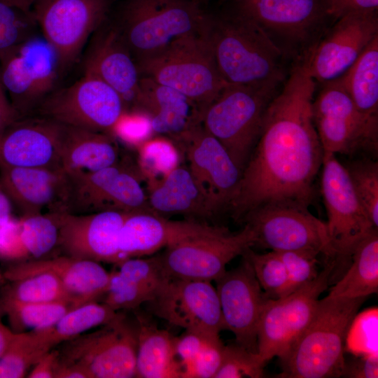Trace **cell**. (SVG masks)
I'll return each mask as SVG.
<instances>
[{
    "label": "cell",
    "instance_id": "6da1fadb",
    "mask_svg": "<svg viewBox=\"0 0 378 378\" xmlns=\"http://www.w3.org/2000/svg\"><path fill=\"white\" fill-rule=\"evenodd\" d=\"M315 83L304 62H295L268 106L228 208L236 220L267 202L312 201L323 158L313 120Z\"/></svg>",
    "mask_w": 378,
    "mask_h": 378
},
{
    "label": "cell",
    "instance_id": "7a4b0ae2",
    "mask_svg": "<svg viewBox=\"0 0 378 378\" xmlns=\"http://www.w3.org/2000/svg\"><path fill=\"white\" fill-rule=\"evenodd\" d=\"M207 36L218 70L228 84L279 88L286 57L253 20L235 11L211 17Z\"/></svg>",
    "mask_w": 378,
    "mask_h": 378
},
{
    "label": "cell",
    "instance_id": "3957f363",
    "mask_svg": "<svg viewBox=\"0 0 378 378\" xmlns=\"http://www.w3.org/2000/svg\"><path fill=\"white\" fill-rule=\"evenodd\" d=\"M367 298L319 300L304 331L281 360L279 377L330 378L342 376L345 337L355 315Z\"/></svg>",
    "mask_w": 378,
    "mask_h": 378
},
{
    "label": "cell",
    "instance_id": "277c9868",
    "mask_svg": "<svg viewBox=\"0 0 378 378\" xmlns=\"http://www.w3.org/2000/svg\"><path fill=\"white\" fill-rule=\"evenodd\" d=\"M118 27L135 61L181 38L204 34L211 16L197 0H127Z\"/></svg>",
    "mask_w": 378,
    "mask_h": 378
},
{
    "label": "cell",
    "instance_id": "5b68a950",
    "mask_svg": "<svg viewBox=\"0 0 378 378\" xmlns=\"http://www.w3.org/2000/svg\"><path fill=\"white\" fill-rule=\"evenodd\" d=\"M136 62L141 76L179 91L202 113L228 85L216 66L207 31L178 40L160 52Z\"/></svg>",
    "mask_w": 378,
    "mask_h": 378
},
{
    "label": "cell",
    "instance_id": "8992f818",
    "mask_svg": "<svg viewBox=\"0 0 378 378\" xmlns=\"http://www.w3.org/2000/svg\"><path fill=\"white\" fill-rule=\"evenodd\" d=\"M279 90L228 84L202 113V125L225 147L241 172L258 139L267 108Z\"/></svg>",
    "mask_w": 378,
    "mask_h": 378
},
{
    "label": "cell",
    "instance_id": "52a82bcc",
    "mask_svg": "<svg viewBox=\"0 0 378 378\" xmlns=\"http://www.w3.org/2000/svg\"><path fill=\"white\" fill-rule=\"evenodd\" d=\"M284 56L301 60L327 29V0H234Z\"/></svg>",
    "mask_w": 378,
    "mask_h": 378
},
{
    "label": "cell",
    "instance_id": "ba28073f",
    "mask_svg": "<svg viewBox=\"0 0 378 378\" xmlns=\"http://www.w3.org/2000/svg\"><path fill=\"white\" fill-rule=\"evenodd\" d=\"M309 205L295 200L273 201L248 212L241 220L252 230L254 246L274 251H309L335 260L326 223Z\"/></svg>",
    "mask_w": 378,
    "mask_h": 378
},
{
    "label": "cell",
    "instance_id": "9c48e42d",
    "mask_svg": "<svg viewBox=\"0 0 378 378\" xmlns=\"http://www.w3.org/2000/svg\"><path fill=\"white\" fill-rule=\"evenodd\" d=\"M323 84L314 99L312 113L323 153H377L378 116L358 110L340 78Z\"/></svg>",
    "mask_w": 378,
    "mask_h": 378
},
{
    "label": "cell",
    "instance_id": "30bf717a",
    "mask_svg": "<svg viewBox=\"0 0 378 378\" xmlns=\"http://www.w3.org/2000/svg\"><path fill=\"white\" fill-rule=\"evenodd\" d=\"M254 246L251 228L232 233L224 227L209 225L203 231L182 239L159 253L169 278L216 281L227 265Z\"/></svg>",
    "mask_w": 378,
    "mask_h": 378
},
{
    "label": "cell",
    "instance_id": "8fae6325",
    "mask_svg": "<svg viewBox=\"0 0 378 378\" xmlns=\"http://www.w3.org/2000/svg\"><path fill=\"white\" fill-rule=\"evenodd\" d=\"M0 84L20 118L29 116L53 92L64 70L52 45L33 35L0 57Z\"/></svg>",
    "mask_w": 378,
    "mask_h": 378
},
{
    "label": "cell",
    "instance_id": "7c38bea8",
    "mask_svg": "<svg viewBox=\"0 0 378 378\" xmlns=\"http://www.w3.org/2000/svg\"><path fill=\"white\" fill-rule=\"evenodd\" d=\"M137 325L122 313L92 332L66 341L59 360L76 363L91 378L136 377Z\"/></svg>",
    "mask_w": 378,
    "mask_h": 378
},
{
    "label": "cell",
    "instance_id": "4fadbf2b",
    "mask_svg": "<svg viewBox=\"0 0 378 378\" xmlns=\"http://www.w3.org/2000/svg\"><path fill=\"white\" fill-rule=\"evenodd\" d=\"M124 110L113 88L84 74L71 85L49 94L34 111L65 125L109 134Z\"/></svg>",
    "mask_w": 378,
    "mask_h": 378
},
{
    "label": "cell",
    "instance_id": "5bb4252c",
    "mask_svg": "<svg viewBox=\"0 0 378 378\" xmlns=\"http://www.w3.org/2000/svg\"><path fill=\"white\" fill-rule=\"evenodd\" d=\"M111 0H33L31 13L63 69L78 57L88 38L105 22Z\"/></svg>",
    "mask_w": 378,
    "mask_h": 378
},
{
    "label": "cell",
    "instance_id": "9a60e30c",
    "mask_svg": "<svg viewBox=\"0 0 378 378\" xmlns=\"http://www.w3.org/2000/svg\"><path fill=\"white\" fill-rule=\"evenodd\" d=\"M171 137L183 149L189 163L188 168L212 215L228 209L242 172L225 147L201 122Z\"/></svg>",
    "mask_w": 378,
    "mask_h": 378
},
{
    "label": "cell",
    "instance_id": "2e32d148",
    "mask_svg": "<svg viewBox=\"0 0 378 378\" xmlns=\"http://www.w3.org/2000/svg\"><path fill=\"white\" fill-rule=\"evenodd\" d=\"M66 174L67 213L152 212L139 176L119 162L95 172Z\"/></svg>",
    "mask_w": 378,
    "mask_h": 378
},
{
    "label": "cell",
    "instance_id": "e0dca14e",
    "mask_svg": "<svg viewBox=\"0 0 378 378\" xmlns=\"http://www.w3.org/2000/svg\"><path fill=\"white\" fill-rule=\"evenodd\" d=\"M336 155L323 153L321 192L327 211V230L335 251V260L349 259L363 239L375 228Z\"/></svg>",
    "mask_w": 378,
    "mask_h": 378
},
{
    "label": "cell",
    "instance_id": "ac0fdd59",
    "mask_svg": "<svg viewBox=\"0 0 378 378\" xmlns=\"http://www.w3.org/2000/svg\"><path fill=\"white\" fill-rule=\"evenodd\" d=\"M378 36L377 11L350 13L326 29L302 60L322 83L342 77Z\"/></svg>",
    "mask_w": 378,
    "mask_h": 378
},
{
    "label": "cell",
    "instance_id": "d6986e66",
    "mask_svg": "<svg viewBox=\"0 0 378 378\" xmlns=\"http://www.w3.org/2000/svg\"><path fill=\"white\" fill-rule=\"evenodd\" d=\"M147 303L153 314L185 330L206 335L225 330L211 281L170 278Z\"/></svg>",
    "mask_w": 378,
    "mask_h": 378
},
{
    "label": "cell",
    "instance_id": "ffe728a7",
    "mask_svg": "<svg viewBox=\"0 0 378 378\" xmlns=\"http://www.w3.org/2000/svg\"><path fill=\"white\" fill-rule=\"evenodd\" d=\"M242 256L240 264L216 281L225 330L231 331L235 342L258 354L259 321L268 298L260 286L251 263Z\"/></svg>",
    "mask_w": 378,
    "mask_h": 378
},
{
    "label": "cell",
    "instance_id": "44dd1931",
    "mask_svg": "<svg viewBox=\"0 0 378 378\" xmlns=\"http://www.w3.org/2000/svg\"><path fill=\"white\" fill-rule=\"evenodd\" d=\"M335 266L331 260L310 282L286 296L267 301L258 325L259 335L265 342L285 349L287 355L312 321L319 296L328 288Z\"/></svg>",
    "mask_w": 378,
    "mask_h": 378
},
{
    "label": "cell",
    "instance_id": "7402d4cb",
    "mask_svg": "<svg viewBox=\"0 0 378 378\" xmlns=\"http://www.w3.org/2000/svg\"><path fill=\"white\" fill-rule=\"evenodd\" d=\"M127 212L58 213V246L66 255L95 262H120L119 236Z\"/></svg>",
    "mask_w": 378,
    "mask_h": 378
},
{
    "label": "cell",
    "instance_id": "603a6c76",
    "mask_svg": "<svg viewBox=\"0 0 378 378\" xmlns=\"http://www.w3.org/2000/svg\"><path fill=\"white\" fill-rule=\"evenodd\" d=\"M63 130V124L40 115L17 119L0 136V165L62 169Z\"/></svg>",
    "mask_w": 378,
    "mask_h": 378
},
{
    "label": "cell",
    "instance_id": "cb8c5ba5",
    "mask_svg": "<svg viewBox=\"0 0 378 378\" xmlns=\"http://www.w3.org/2000/svg\"><path fill=\"white\" fill-rule=\"evenodd\" d=\"M101 27L88 50L83 72L113 88L122 98L125 110L136 109L141 78L136 62L118 27Z\"/></svg>",
    "mask_w": 378,
    "mask_h": 378
},
{
    "label": "cell",
    "instance_id": "d4e9b609",
    "mask_svg": "<svg viewBox=\"0 0 378 378\" xmlns=\"http://www.w3.org/2000/svg\"><path fill=\"white\" fill-rule=\"evenodd\" d=\"M0 182L22 216L67 212L68 176L62 169L0 165Z\"/></svg>",
    "mask_w": 378,
    "mask_h": 378
},
{
    "label": "cell",
    "instance_id": "484cf974",
    "mask_svg": "<svg viewBox=\"0 0 378 378\" xmlns=\"http://www.w3.org/2000/svg\"><path fill=\"white\" fill-rule=\"evenodd\" d=\"M42 272L59 279L75 307L104 295L109 281V272L99 262L69 255L16 262L3 276L13 281Z\"/></svg>",
    "mask_w": 378,
    "mask_h": 378
},
{
    "label": "cell",
    "instance_id": "4316f807",
    "mask_svg": "<svg viewBox=\"0 0 378 378\" xmlns=\"http://www.w3.org/2000/svg\"><path fill=\"white\" fill-rule=\"evenodd\" d=\"M208 225L194 220H171L153 212L129 213L119 236L120 262L130 258L151 255L203 231Z\"/></svg>",
    "mask_w": 378,
    "mask_h": 378
},
{
    "label": "cell",
    "instance_id": "83f0119b",
    "mask_svg": "<svg viewBox=\"0 0 378 378\" xmlns=\"http://www.w3.org/2000/svg\"><path fill=\"white\" fill-rule=\"evenodd\" d=\"M137 108L151 117L154 133L176 135L201 122L202 112L179 91L145 76H141Z\"/></svg>",
    "mask_w": 378,
    "mask_h": 378
},
{
    "label": "cell",
    "instance_id": "f1b7e54d",
    "mask_svg": "<svg viewBox=\"0 0 378 378\" xmlns=\"http://www.w3.org/2000/svg\"><path fill=\"white\" fill-rule=\"evenodd\" d=\"M118 159V146L111 134L64 125L60 160L65 173L98 171Z\"/></svg>",
    "mask_w": 378,
    "mask_h": 378
},
{
    "label": "cell",
    "instance_id": "f546056e",
    "mask_svg": "<svg viewBox=\"0 0 378 378\" xmlns=\"http://www.w3.org/2000/svg\"><path fill=\"white\" fill-rule=\"evenodd\" d=\"M151 211L159 215L213 216L207 202L187 167H177L162 180L150 183L148 195Z\"/></svg>",
    "mask_w": 378,
    "mask_h": 378
},
{
    "label": "cell",
    "instance_id": "4dcf8cb0",
    "mask_svg": "<svg viewBox=\"0 0 378 378\" xmlns=\"http://www.w3.org/2000/svg\"><path fill=\"white\" fill-rule=\"evenodd\" d=\"M136 377L182 378L175 350L176 337L160 329L147 316L137 314Z\"/></svg>",
    "mask_w": 378,
    "mask_h": 378
},
{
    "label": "cell",
    "instance_id": "1f68e13d",
    "mask_svg": "<svg viewBox=\"0 0 378 378\" xmlns=\"http://www.w3.org/2000/svg\"><path fill=\"white\" fill-rule=\"evenodd\" d=\"M351 262L342 278L330 288L331 298H368L378 291V232L374 230L353 249Z\"/></svg>",
    "mask_w": 378,
    "mask_h": 378
},
{
    "label": "cell",
    "instance_id": "d6a6232c",
    "mask_svg": "<svg viewBox=\"0 0 378 378\" xmlns=\"http://www.w3.org/2000/svg\"><path fill=\"white\" fill-rule=\"evenodd\" d=\"M340 78L358 110L378 116V36Z\"/></svg>",
    "mask_w": 378,
    "mask_h": 378
},
{
    "label": "cell",
    "instance_id": "836d02e7",
    "mask_svg": "<svg viewBox=\"0 0 378 378\" xmlns=\"http://www.w3.org/2000/svg\"><path fill=\"white\" fill-rule=\"evenodd\" d=\"M56 346L52 327L15 332L0 358V378H22L31 367Z\"/></svg>",
    "mask_w": 378,
    "mask_h": 378
},
{
    "label": "cell",
    "instance_id": "e575fe53",
    "mask_svg": "<svg viewBox=\"0 0 378 378\" xmlns=\"http://www.w3.org/2000/svg\"><path fill=\"white\" fill-rule=\"evenodd\" d=\"M74 307L64 302L27 303L2 299L0 309L7 315L12 330L21 332L52 327Z\"/></svg>",
    "mask_w": 378,
    "mask_h": 378
},
{
    "label": "cell",
    "instance_id": "d590c367",
    "mask_svg": "<svg viewBox=\"0 0 378 378\" xmlns=\"http://www.w3.org/2000/svg\"><path fill=\"white\" fill-rule=\"evenodd\" d=\"M118 313L104 303L99 304L96 301L72 308L52 327L56 345L74 339L87 330L108 323Z\"/></svg>",
    "mask_w": 378,
    "mask_h": 378
},
{
    "label": "cell",
    "instance_id": "8d00e7d4",
    "mask_svg": "<svg viewBox=\"0 0 378 378\" xmlns=\"http://www.w3.org/2000/svg\"><path fill=\"white\" fill-rule=\"evenodd\" d=\"M136 148L139 171L150 183L162 180L179 166V148L172 139L151 136Z\"/></svg>",
    "mask_w": 378,
    "mask_h": 378
},
{
    "label": "cell",
    "instance_id": "74e56055",
    "mask_svg": "<svg viewBox=\"0 0 378 378\" xmlns=\"http://www.w3.org/2000/svg\"><path fill=\"white\" fill-rule=\"evenodd\" d=\"M3 299L27 303H72L59 279L52 273L42 272L11 281Z\"/></svg>",
    "mask_w": 378,
    "mask_h": 378
},
{
    "label": "cell",
    "instance_id": "f35d334b",
    "mask_svg": "<svg viewBox=\"0 0 378 378\" xmlns=\"http://www.w3.org/2000/svg\"><path fill=\"white\" fill-rule=\"evenodd\" d=\"M58 213L22 216L20 239L29 258L40 259L58 245Z\"/></svg>",
    "mask_w": 378,
    "mask_h": 378
},
{
    "label": "cell",
    "instance_id": "ab89813d",
    "mask_svg": "<svg viewBox=\"0 0 378 378\" xmlns=\"http://www.w3.org/2000/svg\"><path fill=\"white\" fill-rule=\"evenodd\" d=\"M360 203L373 226L378 227V162L363 158L345 167Z\"/></svg>",
    "mask_w": 378,
    "mask_h": 378
},
{
    "label": "cell",
    "instance_id": "60d3db41",
    "mask_svg": "<svg viewBox=\"0 0 378 378\" xmlns=\"http://www.w3.org/2000/svg\"><path fill=\"white\" fill-rule=\"evenodd\" d=\"M241 255L251 263L255 277L268 298L277 299L285 296L288 275L276 251L257 253L248 248Z\"/></svg>",
    "mask_w": 378,
    "mask_h": 378
},
{
    "label": "cell",
    "instance_id": "b9f144b4",
    "mask_svg": "<svg viewBox=\"0 0 378 378\" xmlns=\"http://www.w3.org/2000/svg\"><path fill=\"white\" fill-rule=\"evenodd\" d=\"M344 351L355 356H378V309L368 308L354 317L348 328Z\"/></svg>",
    "mask_w": 378,
    "mask_h": 378
},
{
    "label": "cell",
    "instance_id": "7bdbcfd3",
    "mask_svg": "<svg viewBox=\"0 0 378 378\" xmlns=\"http://www.w3.org/2000/svg\"><path fill=\"white\" fill-rule=\"evenodd\" d=\"M36 25L32 13L0 0V57L32 36Z\"/></svg>",
    "mask_w": 378,
    "mask_h": 378
},
{
    "label": "cell",
    "instance_id": "ee69618b",
    "mask_svg": "<svg viewBox=\"0 0 378 378\" xmlns=\"http://www.w3.org/2000/svg\"><path fill=\"white\" fill-rule=\"evenodd\" d=\"M104 302L114 311L135 309L154 298L146 288L123 276L118 270L109 272Z\"/></svg>",
    "mask_w": 378,
    "mask_h": 378
},
{
    "label": "cell",
    "instance_id": "f6af8a7d",
    "mask_svg": "<svg viewBox=\"0 0 378 378\" xmlns=\"http://www.w3.org/2000/svg\"><path fill=\"white\" fill-rule=\"evenodd\" d=\"M266 363L237 342L225 345L223 360L214 378H260Z\"/></svg>",
    "mask_w": 378,
    "mask_h": 378
},
{
    "label": "cell",
    "instance_id": "bcb514c9",
    "mask_svg": "<svg viewBox=\"0 0 378 378\" xmlns=\"http://www.w3.org/2000/svg\"><path fill=\"white\" fill-rule=\"evenodd\" d=\"M116 266L123 276L146 288L154 298L170 279L162 267L159 253L146 258H127Z\"/></svg>",
    "mask_w": 378,
    "mask_h": 378
},
{
    "label": "cell",
    "instance_id": "7dc6e473",
    "mask_svg": "<svg viewBox=\"0 0 378 378\" xmlns=\"http://www.w3.org/2000/svg\"><path fill=\"white\" fill-rule=\"evenodd\" d=\"M277 252V251H276ZM286 269L288 284L285 296L314 279L318 274L319 254L309 251L277 252Z\"/></svg>",
    "mask_w": 378,
    "mask_h": 378
},
{
    "label": "cell",
    "instance_id": "c3c4849f",
    "mask_svg": "<svg viewBox=\"0 0 378 378\" xmlns=\"http://www.w3.org/2000/svg\"><path fill=\"white\" fill-rule=\"evenodd\" d=\"M153 133L150 115L141 109H130L124 110L109 134L136 148Z\"/></svg>",
    "mask_w": 378,
    "mask_h": 378
},
{
    "label": "cell",
    "instance_id": "681fc988",
    "mask_svg": "<svg viewBox=\"0 0 378 378\" xmlns=\"http://www.w3.org/2000/svg\"><path fill=\"white\" fill-rule=\"evenodd\" d=\"M224 347L219 335L208 337L184 378H214L223 360Z\"/></svg>",
    "mask_w": 378,
    "mask_h": 378
},
{
    "label": "cell",
    "instance_id": "f907efd6",
    "mask_svg": "<svg viewBox=\"0 0 378 378\" xmlns=\"http://www.w3.org/2000/svg\"><path fill=\"white\" fill-rule=\"evenodd\" d=\"M28 258L20 239L19 218L13 217L0 225V259L19 262Z\"/></svg>",
    "mask_w": 378,
    "mask_h": 378
},
{
    "label": "cell",
    "instance_id": "816d5d0a",
    "mask_svg": "<svg viewBox=\"0 0 378 378\" xmlns=\"http://www.w3.org/2000/svg\"><path fill=\"white\" fill-rule=\"evenodd\" d=\"M209 336L214 335L185 330L183 334L176 337L175 350L182 368V378H184L206 339Z\"/></svg>",
    "mask_w": 378,
    "mask_h": 378
},
{
    "label": "cell",
    "instance_id": "f5cc1de1",
    "mask_svg": "<svg viewBox=\"0 0 378 378\" xmlns=\"http://www.w3.org/2000/svg\"><path fill=\"white\" fill-rule=\"evenodd\" d=\"M341 377L349 378H377L378 356H355L344 360Z\"/></svg>",
    "mask_w": 378,
    "mask_h": 378
},
{
    "label": "cell",
    "instance_id": "db71d44e",
    "mask_svg": "<svg viewBox=\"0 0 378 378\" xmlns=\"http://www.w3.org/2000/svg\"><path fill=\"white\" fill-rule=\"evenodd\" d=\"M329 17L337 20L354 12L377 11L378 0H327Z\"/></svg>",
    "mask_w": 378,
    "mask_h": 378
},
{
    "label": "cell",
    "instance_id": "11a10c76",
    "mask_svg": "<svg viewBox=\"0 0 378 378\" xmlns=\"http://www.w3.org/2000/svg\"><path fill=\"white\" fill-rule=\"evenodd\" d=\"M59 360V351L52 349L33 366L27 377L55 378Z\"/></svg>",
    "mask_w": 378,
    "mask_h": 378
},
{
    "label": "cell",
    "instance_id": "9f6ffc18",
    "mask_svg": "<svg viewBox=\"0 0 378 378\" xmlns=\"http://www.w3.org/2000/svg\"><path fill=\"white\" fill-rule=\"evenodd\" d=\"M20 118L12 106L7 94L0 84V136L5 129L13 122Z\"/></svg>",
    "mask_w": 378,
    "mask_h": 378
},
{
    "label": "cell",
    "instance_id": "6f0895ef",
    "mask_svg": "<svg viewBox=\"0 0 378 378\" xmlns=\"http://www.w3.org/2000/svg\"><path fill=\"white\" fill-rule=\"evenodd\" d=\"M55 378H91L89 372L83 366L59 360Z\"/></svg>",
    "mask_w": 378,
    "mask_h": 378
},
{
    "label": "cell",
    "instance_id": "680465c9",
    "mask_svg": "<svg viewBox=\"0 0 378 378\" xmlns=\"http://www.w3.org/2000/svg\"><path fill=\"white\" fill-rule=\"evenodd\" d=\"M13 206L9 196L0 182V225L6 223L13 217Z\"/></svg>",
    "mask_w": 378,
    "mask_h": 378
},
{
    "label": "cell",
    "instance_id": "91938a15",
    "mask_svg": "<svg viewBox=\"0 0 378 378\" xmlns=\"http://www.w3.org/2000/svg\"><path fill=\"white\" fill-rule=\"evenodd\" d=\"M1 312L0 309V358L6 352L8 349L15 332L6 326L1 321Z\"/></svg>",
    "mask_w": 378,
    "mask_h": 378
},
{
    "label": "cell",
    "instance_id": "94428289",
    "mask_svg": "<svg viewBox=\"0 0 378 378\" xmlns=\"http://www.w3.org/2000/svg\"><path fill=\"white\" fill-rule=\"evenodd\" d=\"M6 4L17 8L22 11L31 14V6L33 0H1Z\"/></svg>",
    "mask_w": 378,
    "mask_h": 378
},
{
    "label": "cell",
    "instance_id": "6125c7cd",
    "mask_svg": "<svg viewBox=\"0 0 378 378\" xmlns=\"http://www.w3.org/2000/svg\"><path fill=\"white\" fill-rule=\"evenodd\" d=\"M1 279H2V274H1V272H0V282H1Z\"/></svg>",
    "mask_w": 378,
    "mask_h": 378
},
{
    "label": "cell",
    "instance_id": "be15d7a7",
    "mask_svg": "<svg viewBox=\"0 0 378 378\" xmlns=\"http://www.w3.org/2000/svg\"><path fill=\"white\" fill-rule=\"evenodd\" d=\"M198 1H200V0H197Z\"/></svg>",
    "mask_w": 378,
    "mask_h": 378
}]
</instances>
